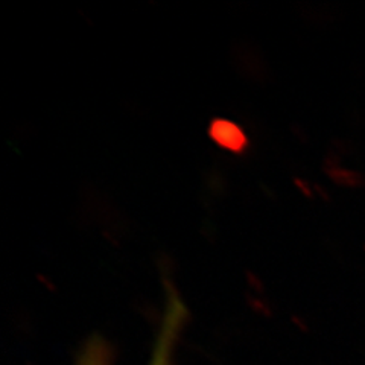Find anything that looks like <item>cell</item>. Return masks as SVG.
Segmentation results:
<instances>
[{"mask_svg": "<svg viewBox=\"0 0 365 365\" xmlns=\"http://www.w3.org/2000/svg\"><path fill=\"white\" fill-rule=\"evenodd\" d=\"M186 318V306L181 302L178 292L168 283V303L163 315L160 334L150 365H170V358L175 347L178 334Z\"/></svg>", "mask_w": 365, "mask_h": 365, "instance_id": "obj_1", "label": "cell"}, {"mask_svg": "<svg viewBox=\"0 0 365 365\" xmlns=\"http://www.w3.org/2000/svg\"><path fill=\"white\" fill-rule=\"evenodd\" d=\"M107 353L102 349L101 341H93L87 349V355L84 356L83 365H107L106 364Z\"/></svg>", "mask_w": 365, "mask_h": 365, "instance_id": "obj_2", "label": "cell"}]
</instances>
